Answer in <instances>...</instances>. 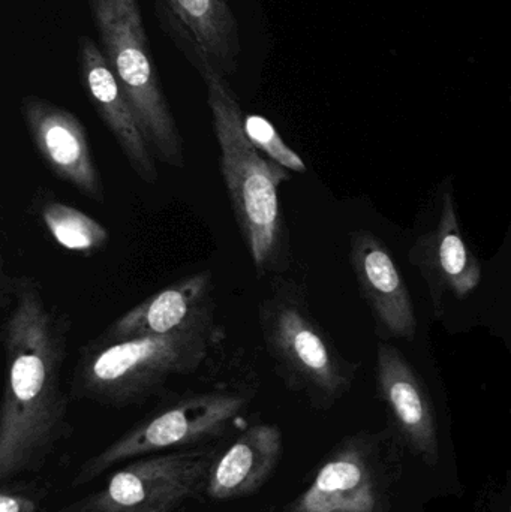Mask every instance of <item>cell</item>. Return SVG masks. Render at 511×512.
<instances>
[{"mask_svg":"<svg viewBox=\"0 0 511 512\" xmlns=\"http://www.w3.org/2000/svg\"><path fill=\"white\" fill-rule=\"evenodd\" d=\"M71 319L38 279L0 274V340L6 379L0 405V484L35 474L71 435L63 388Z\"/></svg>","mask_w":511,"mask_h":512,"instance_id":"6da1fadb","label":"cell"},{"mask_svg":"<svg viewBox=\"0 0 511 512\" xmlns=\"http://www.w3.org/2000/svg\"><path fill=\"white\" fill-rule=\"evenodd\" d=\"M153 12L162 32L206 86L222 179L255 273L258 277L279 276L291 262L290 234L279 203V189L290 182V171L270 161L251 143L239 99L213 57L161 0H153Z\"/></svg>","mask_w":511,"mask_h":512,"instance_id":"7a4b0ae2","label":"cell"},{"mask_svg":"<svg viewBox=\"0 0 511 512\" xmlns=\"http://www.w3.org/2000/svg\"><path fill=\"white\" fill-rule=\"evenodd\" d=\"M221 339L215 315L162 336L96 337L80 349L69 394L105 408L143 405L173 379L194 375Z\"/></svg>","mask_w":511,"mask_h":512,"instance_id":"3957f363","label":"cell"},{"mask_svg":"<svg viewBox=\"0 0 511 512\" xmlns=\"http://www.w3.org/2000/svg\"><path fill=\"white\" fill-rule=\"evenodd\" d=\"M258 325L276 375L291 393L318 411H329L350 393L359 364L339 351L299 282L273 277L258 301Z\"/></svg>","mask_w":511,"mask_h":512,"instance_id":"277c9868","label":"cell"},{"mask_svg":"<svg viewBox=\"0 0 511 512\" xmlns=\"http://www.w3.org/2000/svg\"><path fill=\"white\" fill-rule=\"evenodd\" d=\"M98 44L116 75L156 161L185 167V144L162 89L137 0H87Z\"/></svg>","mask_w":511,"mask_h":512,"instance_id":"5b68a950","label":"cell"},{"mask_svg":"<svg viewBox=\"0 0 511 512\" xmlns=\"http://www.w3.org/2000/svg\"><path fill=\"white\" fill-rule=\"evenodd\" d=\"M251 402V391L236 388L185 394L156 409L87 459L72 478L71 486H86L128 460L224 438L243 418Z\"/></svg>","mask_w":511,"mask_h":512,"instance_id":"8992f818","label":"cell"},{"mask_svg":"<svg viewBox=\"0 0 511 512\" xmlns=\"http://www.w3.org/2000/svg\"><path fill=\"white\" fill-rule=\"evenodd\" d=\"M218 459L215 447H189L140 457L122 466L95 492L53 512H149L204 493Z\"/></svg>","mask_w":511,"mask_h":512,"instance_id":"52a82bcc","label":"cell"},{"mask_svg":"<svg viewBox=\"0 0 511 512\" xmlns=\"http://www.w3.org/2000/svg\"><path fill=\"white\" fill-rule=\"evenodd\" d=\"M20 114L33 147L50 173L89 200L104 203L101 173L81 120L36 95L21 98Z\"/></svg>","mask_w":511,"mask_h":512,"instance_id":"ba28073f","label":"cell"},{"mask_svg":"<svg viewBox=\"0 0 511 512\" xmlns=\"http://www.w3.org/2000/svg\"><path fill=\"white\" fill-rule=\"evenodd\" d=\"M350 264L381 342H411L419 327L414 301L386 243L372 231H354L350 236Z\"/></svg>","mask_w":511,"mask_h":512,"instance_id":"9c48e42d","label":"cell"},{"mask_svg":"<svg viewBox=\"0 0 511 512\" xmlns=\"http://www.w3.org/2000/svg\"><path fill=\"white\" fill-rule=\"evenodd\" d=\"M375 385L404 444L426 465H437L440 441L431 394L413 364L389 342L378 346Z\"/></svg>","mask_w":511,"mask_h":512,"instance_id":"30bf717a","label":"cell"},{"mask_svg":"<svg viewBox=\"0 0 511 512\" xmlns=\"http://www.w3.org/2000/svg\"><path fill=\"white\" fill-rule=\"evenodd\" d=\"M408 261L428 286L435 318H443L447 295L465 300L479 288L482 267L462 236L452 185L444 191L437 227L414 242Z\"/></svg>","mask_w":511,"mask_h":512,"instance_id":"8fae6325","label":"cell"},{"mask_svg":"<svg viewBox=\"0 0 511 512\" xmlns=\"http://www.w3.org/2000/svg\"><path fill=\"white\" fill-rule=\"evenodd\" d=\"M78 74L93 110L110 131L131 170L147 185L159 180L152 147L126 99L116 75L111 71L101 47L90 36L78 38Z\"/></svg>","mask_w":511,"mask_h":512,"instance_id":"7c38bea8","label":"cell"},{"mask_svg":"<svg viewBox=\"0 0 511 512\" xmlns=\"http://www.w3.org/2000/svg\"><path fill=\"white\" fill-rule=\"evenodd\" d=\"M366 448L357 436L341 442L284 512H377L380 496Z\"/></svg>","mask_w":511,"mask_h":512,"instance_id":"4fadbf2b","label":"cell"},{"mask_svg":"<svg viewBox=\"0 0 511 512\" xmlns=\"http://www.w3.org/2000/svg\"><path fill=\"white\" fill-rule=\"evenodd\" d=\"M210 271L189 274L155 292L111 322L98 337L105 340L162 336L215 315Z\"/></svg>","mask_w":511,"mask_h":512,"instance_id":"5bb4252c","label":"cell"},{"mask_svg":"<svg viewBox=\"0 0 511 512\" xmlns=\"http://www.w3.org/2000/svg\"><path fill=\"white\" fill-rule=\"evenodd\" d=\"M282 453L281 427L272 423L254 424L240 433L215 460L204 495L216 502L257 495L278 469Z\"/></svg>","mask_w":511,"mask_h":512,"instance_id":"9a60e30c","label":"cell"},{"mask_svg":"<svg viewBox=\"0 0 511 512\" xmlns=\"http://www.w3.org/2000/svg\"><path fill=\"white\" fill-rule=\"evenodd\" d=\"M213 57L225 77L239 71L242 39L228 0H161Z\"/></svg>","mask_w":511,"mask_h":512,"instance_id":"2e32d148","label":"cell"},{"mask_svg":"<svg viewBox=\"0 0 511 512\" xmlns=\"http://www.w3.org/2000/svg\"><path fill=\"white\" fill-rule=\"evenodd\" d=\"M30 212L39 219L51 239L66 251L92 255L110 242V233L101 222L77 207L57 200L47 189L36 192Z\"/></svg>","mask_w":511,"mask_h":512,"instance_id":"e0dca14e","label":"cell"},{"mask_svg":"<svg viewBox=\"0 0 511 512\" xmlns=\"http://www.w3.org/2000/svg\"><path fill=\"white\" fill-rule=\"evenodd\" d=\"M243 126L251 143L270 161L281 165L290 173L305 174L308 171L303 159L282 140L275 126L266 117L245 114Z\"/></svg>","mask_w":511,"mask_h":512,"instance_id":"ac0fdd59","label":"cell"},{"mask_svg":"<svg viewBox=\"0 0 511 512\" xmlns=\"http://www.w3.org/2000/svg\"><path fill=\"white\" fill-rule=\"evenodd\" d=\"M47 495L44 484L8 481L0 487V512H39Z\"/></svg>","mask_w":511,"mask_h":512,"instance_id":"d6986e66","label":"cell"},{"mask_svg":"<svg viewBox=\"0 0 511 512\" xmlns=\"http://www.w3.org/2000/svg\"><path fill=\"white\" fill-rule=\"evenodd\" d=\"M183 505L182 502H168V504L161 505V507L153 508L149 512H173L176 508Z\"/></svg>","mask_w":511,"mask_h":512,"instance_id":"ffe728a7","label":"cell"},{"mask_svg":"<svg viewBox=\"0 0 511 512\" xmlns=\"http://www.w3.org/2000/svg\"><path fill=\"white\" fill-rule=\"evenodd\" d=\"M510 292H511V288H510Z\"/></svg>","mask_w":511,"mask_h":512,"instance_id":"44dd1931","label":"cell"}]
</instances>
